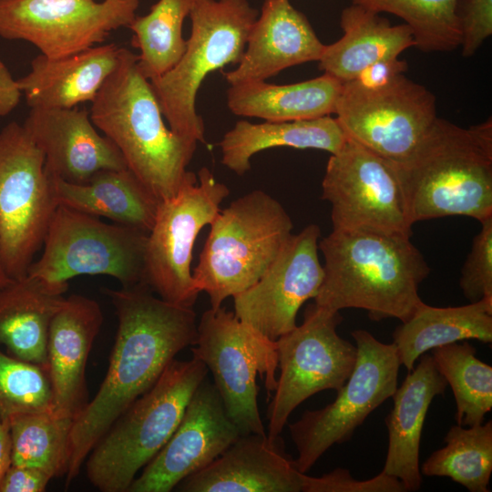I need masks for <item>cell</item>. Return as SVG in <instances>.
I'll return each mask as SVG.
<instances>
[{"instance_id":"obj_2","label":"cell","mask_w":492,"mask_h":492,"mask_svg":"<svg viewBox=\"0 0 492 492\" xmlns=\"http://www.w3.org/2000/svg\"><path fill=\"white\" fill-rule=\"evenodd\" d=\"M408 235L333 230L319 241L324 276L314 303L330 311L365 310L373 321L410 318L430 268Z\"/></svg>"},{"instance_id":"obj_21","label":"cell","mask_w":492,"mask_h":492,"mask_svg":"<svg viewBox=\"0 0 492 492\" xmlns=\"http://www.w3.org/2000/svg\"><path fill=\"white\" fill-rule=\"evenodd\" d=\"M103 323L99 304L79 294L66 297L53 316L47 339V372L54 411L74 420L87 405L86 367Z\"/></svg>"},{"instance_id":"obj_41","label":"cell","mask_w":492,"mask_h":492,"mask_svg":"<svg viewBox=\"0 0 492 492\" xmlns=\"http://www.w3.org/2000/svg\"><path fill=\"white\" fill-rule=\"evenodd\" d=\"M407 67V63L398 57L383 59L368 66L354 80L365 87H379L404 74Z\"/></svg>"},{"instance_id":"obj_32","label":"cell","mask_w":492,"mask_h":492,"mask_svg":"<svg viewBox=\"0 0 492 492\" xmlns=\"http://www.w3.org/2000/svg\"><path fill=\"white\" fill-rule=\"evenodd\" d=\"M195 0H159L149 12L137 16L128 26L131 45L139 50L138 64L151 80L171 69L185 52L187 40L182 26Z\"/></svg>"},{"instance_id":"obj_37","label":"cell","mask_w":492,"mask_h":492,"mask_svg":"<svg viewBox=\"0 0 492 492\" xmlns=\"http://www.w3.org/2000/svg\"><path fill=\"white\" fill-rule=\"evenodd\" d=\"M479 222L481 229L473 239L459 281L470 302L492 297V216Z\"/></svg>"},{"instance_id":"obj_18","label":"cell","mask_w":492,"mask_h":492,"mask_svg":"<svg viewBox=\"0 0 492 492\" xmlns=\"http://www.w3.org/2000/svg\"><path fill=\"white\" fill-rule=\"evenodd\" d=\"M241 436L213 384L194 391L182 418L161 450L142 468L128 492H169L205 468Z\"/></svg>"},{"instance_id":"obj_24","label":"cell","mask_w":492,"mask_h":492,"mask_svg":"<svg viewBox=\"0 0 492 492\" xmlns=\"http://www.w3.org/2000/svg\"><path fill=\"white\" fill-rule=\"evenodd\" d=\"M119 49L111 43L60 58L40 54L17 85L30 108H71L92 102L115 69Z\"/></svg>"},{"instance_id":"obj_36","label":"cell","mask_w":492,"mask_h":492,"mask_svg":"<svg viewBox=\"0 0 492 492\" xmlns=\"http://www.w3.org/2000/svg\"><path fill=\"white\" fill-rule=\"evenodd\" d=\"M54 411L47 368L11 356L0 347V420Z\"/></svg>"},{"instance_id":"obj_26","label":"cell","mask_w":492,"mask_h":492,"mask_svg":"<svg viewBox=\"0 0 492 492\" xmlns=\"http://www.w3.org/2000/svg\"><path fill=\"white\" fill-rule=\"evenodd\" d=\"M49 177L58 206L146 233L153 226L160 200L128 169H103L83 183Z\"/></svg>"},{"instance_id":"obj_5","label":"cell","mask_w":492,"mask_h":492,"mask_svg":"<svg viewBox=\"0 0 492 492\" xmlns=\"http://www.w3.org/2000/svg\"><path fill=\"white\" fill-rule=\"evenodd\" d=\"M207 374L206 365L194 356L174 359L92 448L85 461L89 482L102 492H128L170 438Z\"/></svg>"},{"instance_id":"obj_40","label":"cell","mask_w":492,"mask_h":492,"mask_svg":"<svg viewBox=\"0 0 492 492\" xmlns=\"http://www.w3.org/2000/svg\"><path fill=\"white\" fill-rule=\"evenodd\" d=\"M51 479L38 468L12 464L0 481V492H43Z\"/></svg>"},{"instance_id":"obj_6","label":"cell","mask_w":492,"mask_h":492,"mask_svg":"<svg viewBox=\"0 0 492 492\" xmlns=\"http://www.w3.org/2000/svg\"><path fill=\"white\" fill-rule=\"evenodd\" d=\"M192 272L210 307L253 285L292 235L293 224L283 206L256 190L220 210Z\"/></svg>"},{"instance_id":"obj_38","label":"cell","mask_w":492,"mask_h":492,"mask_svg":"<svg viewBox=\"0 0 492 492\" xmlns=\"http://www.w3.org/2000/svg\"><path fill=\"white\" fill-rule=\"evenodd\" d=\"M402 482L381 471L366 480L354 479L347 469L337 467L321 477L305 474L302 492H405Z\"/></svg>"},{"instance_id":"obj_1","label":"cell","mask_w":492,"mask_h":492,"mask_svg":"<svg viewBox=\"0 0 492 492\" xmlns=\"http://www.w3.org/2000/svg\"><path fill=\"white\" fill-rule=\"evenodd\" d=\"M104 292L115 308L118 330L106 376L73 423L67 485L78 476L88 454L115 421L197 338L193 307L169 302L143 282L118 290L105 288Z\"/></svg>"},{"instance_id":"obj_20","label":"cell","mask_w":492,"mask_h":492,"mask_svg":"<svg viewBox=\"0 0 492 492\" xmlns=\"http://www.w3.org/2000/svg\"><path fill=\"white\" fill-rule=\"evenodd\" d=\"M280 436L241 435L205 468L177 487L181 492H302L304 476Z\"/></svg>"},{"instance_id":"obj_17","label":"cell","mask_w":492,"mask_h":492,"mask_svg":"<svg viewBox=\"0 0 492 492\" xmlns=\"http://www.w3.org/2000/svg\"><path fill=\"white\" fill-rule=\"evenodd\" d=\"M320 236L316 224L292 234L262 276L233 296L235 316L259 337L275 342L294 329L302 305L316 297L324 276Z\"/></svg>"},{"instance_id":"obj_31","label":"cell","mask_w":492,"mask_h":492,"mask_svg":"<svg viewBox=\"0 0 492 492\" xmlns=\"http://www.w3.org/2000/svg\"><path fill=\"white\" fill-rule=\"evenodd\" d=\"M446 446L436 450L420 466L426 477H447L470 492H489L492 473V422L452 425Z\"/></svg>"},{"instance_id":"obj_12","label":"cell","mask_w":492,"mask_h":492,"mask_svg":"<svg viewBox=\"0 0 492 492\" xmlns=\"http://www.w3.org/2000/svg\"><path fill=\"white\" fill-rule=\"evenodd\" d=\"M192 356L210 370L225 411L241 435L267 434L258 406L257 374L273 391L278 367L275 343L259 337L233 312L206 310L198 322Z\"/></svg>"},{"instance_id":"obj_39","label":"cell","mask_w":492,"mask_h":492,"mask_svg":"<svg viewBox=\"0 0 492 492\" xmlns=\"http://www.w3.org/2000/svg\"><path fill=\"white\" fill-rule=\"evenodd\" d=\"M462 28V55H475L492 35V0H465L458 10Z\"/></svg>"},{"instance_id":"obj_10","label":"cell","mask_w":492,"mask_h":492,"mask_svg":"<svg viewBox=\"0 0 492 492\" xmlns=\"http://www.w3.org/2000/svg\"><path fill=\"white\" fill-rule=\"evenodd\" d=\"M148 233L58 206L48 226L41 257L27 275L68 284L80 275H108L122 286L143 282Z\"/></svg>"},{"instance_id":"obj_13","label":"cell","mask_w":492,"mask_h":492,"mask_svg":"<svg viewBox=\"0 0 492 492\" xmlns=\"http://www.w3.org/2000/svg\"><path fill=\"white\" fill-rule=\"evenodd\" d=\"M343 317L315 303L307 306L300 325L275 343L279 377L268 405V433L280 436L292 411L310 396L338 391L350 376L356 346L337 333Z\"/></svg>"},{"instance_id":"obj_23","label":"cell","mask_w":492,"mask_h":492,"mask_svg":"<svg viewBox=\"0 0 492 492\" xmlns=\"http://www.w3.org/2000/svg\"><path fill=\"white\" fill-rule=\"evenodd\" d=\"M447 383L432 355L423 354L394 395L385 418L388 448L383 472L399 479L405 491L421 487L419 448L426 413L433 399L443 395Z\"/></svg>"},{"instance_id":"obj_27","label":"cell","mask_w":492,"mask_h":492,"mask_svg":"<svg viewBox=\"0 0 492 492\" xmlns=\"http://www.w3.org/2000/svg\"><path fill=\"white\" fill-rule=\"evenodd\" d=\"M343 36L325 46L319 68L342 84L354 80L368 66L387 58L398 57L415 46L411 28L391 23L360 5L344 8L341 15Z\"/></svg>"},{"instance_id":"obj_15","label":"cell","mask_w":492,"mask_h":492,"mask_svg":"<svg viewBox=\"0 0 492 492\" xmlns=\"http://www.w3.org/2000/svg\"><path fill=\"white\" fill-rule=\"evenodd\" d=\"M322 190L332 206L333 230L412 234L393 164L350 138L331 154Z\"/></svg>"},{"instance_id":"obj_34","label":"cell","mask_w":492,"mask_h":492,"mask_svg":"<svg viewBox=\"0 0 492 492\" xmlns=\"http://www.w3.org/2000/svg\"><path fill=\"white\" fill-rule=\"evenodd\" d=\"M431 352L436 368L453 391L457 425L482 424L492 408V367L479 360L476 348L466 342L442 345Z\"/></svg>"},{"instance_id":"obj_42","label":"cell","mask_w":492,"mask_h":492,"mask_svg":"<svg viewBox=\"0 0 492 492\" xmlns=\"http://www.w3.org/2000/svg\"><path fill=\"white\" fill-rule=\"evenodd\" d=\"M22 92L5 65L0 60V116H6L19 104Z\"/></svg>"},{"instance_id":"obj_8","label":"cell","mask_w":492,"mask_h":492,"mask_svg":"<svg viewBox=\"0 0 492 492\" xmlns=\"http://www.w3.org/2000/svg\"><path fill=\"white\" fill-rule=\"evenodd\" d=\"M229 194L204 167L198 176L188 170L178 192L159 202L147 237L142 282L161 299L193 307L200 292L191 272L193 247Z\"/></svg>"},{"instance_id":"obj_44","label":"cell","mask_w":492,"mask_h":492,"mask_svg":"<svg viewBox=\"0 0 492 492\" xmlns=\"http://www.w3.org/2000/svg\"><path fill=\"white\" fill-rule=\"evenodd\" d=\"M14 280L7 274L2 262L0 255V288L6 286Z\"/></svg>"},{"instance_id":"obj_4","label":"cell","mask_w":492,"mask_h":492,"mask_svg":"<svg viewBox=\"0 0 492 492\" xmlns=\"http://www.w3.org/2000/svg\"><path fill=\"white\" fill-rule=\"evenodd\" d=\"M90 118L121 152L128 169L159 199L179 190L198 141L168 128L138 55L120 47L118 60L91 102Z\"/></svg>"},{"instance_id":"obj_43","label":"cell","mask_w":492,"mask_h":492,"mask_svg":"<svg viewBox=\"0 0 492 492\" xmlns=\"http://www.w3.org/2000/svg\"><path fill=\"white\" fill-rule=\"evenodd\" d=\"M12 465V441L9 424L0 420V481Z\"/></svg>"},{"instance_id":"obj_33","label":"cell","mask_w":492,"mask_h":492,"mask_svg":"<svg viewBox=\"0 0 492 492\" xmlns=\"http://www.w3.org/2000/svg\"><path fill=\"white\" fill-rule=\"evenodd\" d=\"M74 419L55 411L22 414L9 421L12 464L66 476Z\"/></svg>"},{"instance_id":"obj_3","label":"cell","mask_w":492,"mask_h":492,"mask_svg":"<svg viewBox=\"0 0 492 492\" xmlns=\"http://www.w3.org/2000/svg\"><path fill=\"white\" fill-rule=\"evenodd\" d=\"M411 225L448 216H492V120L468 128L438 117L405 161L392 163Z\"/></svg>"},{"instance_id":"obj_9","label":"cell","mask_w":492,"mask_h":492,"mask_svg":"<svg viewBox=\"0 0 492 492\" xmlns=\"http://www.w3.org/2000/svg\"><path fill=\"white\" fill-rule=\"evenodd\" d=\"M58 207L43 152L23 125L0 131V255L13 280L27 275Z\"/></svg>"},{"instance_id":"obj_35","label":"cell","mask_w":492,"mask_h":492,"mask_svg":"<svg viewBox=\"0 0 492 492\" xmlns=\"http://www.w3.org/2000/svg\"><path fill=\"white\" fill-rule=\"evenodd\" d=\"M375 13H390L411 28L415 46L425 52L452 51L461 46L459 0H353Z\"/></svg>"},{"instance_id":"obj_7","label":"cell","mask_w":492,"mask_h":492,"mask_svg":"<svg viewBox=\"0 0 492 492\" xmlns=\"http://www.w3.org/2000/svg\"><path fill=\"white\" fill-rule=\"evenodd\" d=\"M258 15L248 0H195L184 54L171 69L149 80L173 132L205 142L204 122L196 111L200 87L210 73L241 62Z\"/></svg>"},{"instance_id":"obj_11","label":"cell","mask_w":492,"mask_h":492,"mask_svg":"<svg viewBox=\"0 0 492 492\" xmlns=\"http://www.w3.org/2000/svg\"><path fill=\"white\" fill-rule=\"evenodd\" d=\"M357 350L354 367L326 406L306 410L289 425L297 449L298 470L307 473L333 445L351 439L355 429L397 388L401 366L395 344L378 341L365 330L352 332Z\"/></svg>"},{"instance_id":"obj_29","label":"cell","mask_w":492,"mask_h":492,"mask_svg":"<svg viewBox=\"0 0 492 492\" xmlns=\"http://www.w3.org/2000/svg\"><path fill=\"white\" fill-rule=\"evenodd\" d=\"M341 88L338 79L324 73L287 85L270 84L266 80L246 81L231 85L227 105L237 116L268 122L313 119L334 112Z\"/></svg>"},{"instance_id":"obj_28","label":"cell","mask_w":492,"mask_h":492,"mask_svg":"<svg viewBox=\"0 0 492 492\" xmlns=\"http://www.w3.org/2000/svg\"><path fill=\"white\" fill-rule=\"evenodd\" d=\"M468 339L484 343L492 342V297L444 308L422 301L410 318L393 333L400 364L408 372L426 352Z\"/></svg>"},{"instance_id":"obj_25","label":"cell","mask_w":492,"mask_h":492,"mask_svg":"<svg viewBox=\"0 0 492 492\" xmlns=\"http://www.w3.org/2000/svg\"><path fill=\"white\" fill-rule=\"evenodd\" d=\"M67 287L26 275L0 288V347L47 368L49 325Z\"/></svg>"},{"instance_id":"obj_19","label":"cell","mask_w":492,"mask_h":492,"mask_svg":"<svg viewBox=\"0 0 492 492\" xmlns=\"http://www.w3.org/2000/svg\"><path fill=\"white\" fill-rule=\"evenodd\" d=\"M23 126L43 152L52 177L83 183L103 169H128L118 147L97 131L86 108H33Z\"/></svg>"},{"instance_id":"obj_30","label":"cell","mask_w":492,"mask_h":492,"mask_svg":"<svg viewBox=\"0 0 492 492\" xmlns=\"http://www.w3.org/2000/svg\"><path fill=\"white\" fill-rule=\"evenodd\" d=\"M346 136L336 118L325 116L313 119L255 124L239 120L220 141L221 163L237 175L251 169L256 153L275 147L314 149L335 154Z\"/></svg>"},{"instance_id":"obj_16","label":"cell","mask_w":492,"mask_h":492,"mask_svg":"<svg viewBox=\"0 0 492 492\" xmlns=\"http://www.w3.org/2000/svg\"><path fill=\"white\" fill-rule=\"evenodd\" d=\"M139 0H0V36L24 40L50 58L71 56L128 27Z\"/></svg>"},{"instance_id":"obj_14","label":"cell","mask_w":492,"mask_h":492,"mask_svg":"<svg viewBox=\"0 0 492 492\" xmlns=\"http://www.w3.org/2000/svg\"><path fill=\"white\" fill-rule=\"evenodd\" d=\"M333 113L347 138L394 164L411 156L437 118L434 94L404 74L374 88L343 83Z\"/></svg>"},{"instance_id":"obj_22","label":"cell","mask_w":492,"mask_h":492,"mask_svg":"<svg viewBox=\"0 0 492 492\" xmlns=\"http://www.w3.org/2000/svg\"><path fill=\"white\" fill-rule=\"evenodd\" d=\"M325 45L290 0H264L238 67L224 73L230 85L267 80L290 67L319 61Z\"/></svg>"}]
</instances>
